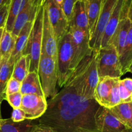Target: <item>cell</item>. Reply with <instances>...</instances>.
Here are the masks:
<instances>
[{
	"label": "cell",
	"instance_id": "cell-20",
	"mask_svg": "<svg viewBox=\"0 0 132 132\" xmlns=\"http://www.w3.org/2000/svg\"><path fill=\"white\" fill-rule=\"evenodd\" d=\"M15 62L11 58H3L0 67V101L6 99V87L11 78Z\"/></svg>",
	"mask_w": 132,
	"mask_h": 132
},
{
	"label": "cell",
	"instance_id": "cell-10",
	"mask_svg": "<svg viewBox=\"0 0 132 132\" xmlns=\"http://www.w3.org/2000/svg\"><path fill=\"white\" fill-rule=\"evenodd\" d=\"M98 132H126V127L112 114L110 109L100 106L95 117Z\"/></svg>",
	"mask_w": 132,
	"mask_h": 132
},
{
	"label": "cell",
	"instance_id": "cell-14",
	"mask_svg": "<svg viewBox=\"0 0 132 132\" xmlns=\"http://www.w3.org/2000/svg\"><path fill=\"white\" fill-rule=\"evenodd\" d=\"M131 25V23L128 18L122 19L109 42V44L115 47L119 57L122 53Z\"/></svg>",
	"mask_w": 132,
	"mask_h": 132
},
{
	"label": "cell",
	"instance_id": "cell-43",
	"mask_svg": "<svg viewBox=\"0 0 132 132\" xmlns=\"http://www.w3.org/2000/svg\"><path fill=\"white\" fill-rule=\"evenodd\" d=\"M126 132H132V129H127L126 131Z\"/></svg>",
	"mask_w": 132,
	"mask_h": 132
},
{
	"label": "cell",
	"instance_id": "cell-32",
	"mask_svg": "<svg viewBox=\"0 0 132 132\" xmlns=\"http://www.w3.org/2000/svg\"><path fill=\"white\" fill-rule=\"evenodd\" d=\"M11 119L16 122H22L26 120L25 112L20 108L13 109L12 115H11Z\"/></svg>",
	"mask_w": 132,
	"mask_h": 132
},
{
	"label": "cell",
	"instance_id": "cell-24",
	"mask_svg": "<svg viewBox=\"0 0 132 132\" xmlns=\"http://www.w3.org/2000/svg\"><path fill=\"white\" fill-rule=\"evenodd\" d=\"M29 2V0H11L8 18L5 27L6 30L11 32H12L16 17Z\"/></svg>",
	"mask_w": 132,
	"mask_h": 132
},
{
	"label": "cell",
	"instance_id": "cell-41",
	"mask_svg": "<svg viewBox=\"0 0 132 132\" xmlns=\"http://www.w3.org/2000/svg\"><path fill=\"white\" fill-rule=\"evenodd\" d=\"M128 72H130L131 73H132V63H131L129 69H128Z\"/></svg>",
	"mask_w": 132,
	"mask_h": 132
},
{
	"label": "cell",
	"instance_id": "cell-6",
	"mask_svg": "<svg viewBox=\"0 0 132 132\" xmlns=\"http://www.w3.org/2000/svg\"><path fill=\"white\" fill-rule=\"evenodd\" d=\"M72 45V58L71 70L73 71L87 56L92 53L93 49L89 44V35L84 30L75 27H69Z\"/></svg>",
	"mask_w": 132,
	"mask_h": 132
},
{
	"label": "cell",
	"instance_id": "cell-36",
	"mask_svg": "<svg viewBox=\"0 0 132 132\" xmlns=\"http://www.w3.org/2000/svg\"><path fill=\"white\" fill-rule=\"evenodd\" d=\"M30 4L36 8H40L44 5L45 0H29Z\"/></svg>",
	"mask_w": 132,
	"mask_h": 132
},
{
	"label": "cell",
	"instance_id": "cell-23",
	"mask_svg": "<svg viewBox=\"0 0 132 132\" xmlns=\"http://www.w3.org/2000/svg\"><path fill=\"white\" fill-rule=\"evenodd\" d=\"M30 56L29 54H23L14 63L12 77L22 82L30 72Z\"/></svg>",
	"mask_w": 132,
	"mask_h": 132
},
{
	"label": "cell",
	"instance_id": "cell-8",
	"mask_svg": "<svg viewBox=\"0 0 132 132\" xmlns=\"http://www.w3.org/2000/svg\"><path fill=\"white\" fill-rule=\"evenodd\" d=\"M131 3L132 0H117L111 17L105 28L101 48L106 47L108 45L110 39L116 30L120 20L127 18L128 10Z\"/></svg>",
	"mask_w": 132,
	"mask_h": 132
},
{
	"label": "cell",
	"instance_id": "cell-26",
	"mask_svg": "<svg viewBox=\"0 0 132 132\" xmlns=\"http://www.w3.org/2000/svg\"><path fill=\"white\" fill-rule=\"evenodd\" d=\"M123 75L128 72V69L132 63V24L129 30L128 37L122 53L119 57Z\"/></svg>",
	"mask_w": 132,
	"mask_h": 132
},
{
	"label": "cell",
	"instance_id": "cell-42",
	"mask_svg": "<svg viewBox=\"0 0 132 132\" xmlns=\"http://www.w3.org/2000/svg\"><path fill=\"white\" fill-rule=\"evenodd\" d=\"M1 104H2V102L0 101V119H2V112H1Z\"/></svg>",
	"mask_w": 132,
	"mask_h": 132
},
{
	"label": "cell",
	"instance_id": "cell-38",
	"mask_svg": "<svg viewBox=\"0 0 132 132\" xmlns=\"http://www.w3.org/2000/svg\"><path fill=\"white\" fill-rule=\"evenodd\" d=\"M11 0H0V7L5 5H10Z\"/></svg>",
	"mask_w": 132,
	"mask_h": 132
},
{
	"label": "cell",
	"instance_id": "cell-17",
	"mask_svg": "<svg viewBox=\"0 0 132 132\" xmlns=\"http://www.w3.org/2000/svg\"><path fill=\"white\" fill-rule=\"evenodd\" d=\"M35 20V18L33 20L29 21L21 29L20 34L18 36L14 49L11 56L9 57L13 62H16L23 54L27 46L29 36H30V34L32 29Z\"/></svg>",
	"mask_w": 132,
	"mask_h": 132
},
{
	"label": "cell",
	"instance_id": "cell-37",
	"mask_svg": "<svg viewBox=\"0 0 132 132\" xmlns=\"http://www.w3.org/2000/svg\"><path fill=\"white\" fill-rule=\"evenodd\" d=\"M127 18H128V20L130 21L131 23L132 24V3L131 4L130 7H129V10H128Z\"/></svg>",
	"mask_w": 132,
	"mask_h": 132
},
{
	"label": "cell",
	"instance_id": "cell-18",
	"mask_svg": "<svg viewBox=\"0 0 132 132\" xmlns=\"http://www.w3.org/2000/svg\"><path fill=\"white\" fill-rule=\"evenodd\" d=\"M40 9L32 6L29 2L16 17L13 29L11 32L12 35L18 37L23 27L29 21L33 20L36 18Z\"/></svg>",
	"mask_w": 132,
	"mask_h": 132
},
{
	"label": "cell",
	"instance_id": "cell-27",
	"mask_svg": "<svg viewBox=\"0 0 132 132\" xmlns=\"http://www.w3.org/2000/svg\"><path fill=\"white\" fill-rule=\"evenodd\" d=\"M120 78H115L112 87H111V92H110V103H109L108 109L116 106L117 105L122 103L120 101V95H119V82Z\"/></svg>",
	"mask_w": 132,
	"mask_h": 132
},
{
	"label": "cell",
	"instance_id": "cell-45",
	"mask_svg": "<svg viewBox=\"0 0 132 132\" xmlns=\"http://www.w3.org/2000/svg\"><path fill=\"white\" fill-rule=\"evenodd\" d=\"M131 102H132V101H131Z\"/></svg>",
	"mask_w": 132,
	"mask_h": 132
},
{
	"label": "cell",
	"instance_id": "cell-4",
	"mask_svg": "<svg viewBox=\"0 0 132 132\" xmlns=\"http://www.w3.org/2000/svg\"><path fill=\"white\" fill-rule=\"evenodd\" d=\"M38 75L45 98L55 96L58 84L57 61L46 54H42L39 62Z\"/></svg>",
	"mask_w": 132,
	"mask_h": 132
},
{
	"label": "cell",
	"instance_id": "cell-15",
	"mask_svg": "<svg viewBox=\"0 0 132 132\" xmlns=\"http://www.w3.org/2000/svg\"><path fill=\"white\" fill-rule=\"evenodd\" d=\"M88 19L89 40L96 30L104 0H84Z\"/></svg>",
	"mask_w": 132,
	"mask_h": 132
},
{
	"label": "cell",
	"instance_id": "cell-33",
	"mask_svg": "<svg viewBox=\"0 0 132 132\" xmlns=\"http://www.w3.org/2000/svg\"><path fill=\"white\" fill-rule=\"evenodd\" d=\"M10 5H5L0 7V28L5 27L9 14Z\"/></svg>",
	"mask_w": 132,
	"mask_h": 132
},
{
	"label": "cell",
	"instance_id": "cell-28",
	"mask_svg": "<svg viewBox=\"0 0 132 132\" xmlns=\"http://www.w3.org/2000/svg\"><path fill=\"white\" fill-rule=\"evenodd\" d=\"M21 86V82L11 77L8 81L6 87V96L11 94L20 92Z\"/></svg>",
	"mask_w": 132,
	"mask_h": 132
},
{
	"label": "cell",
	"instance_id": "cell-1",
	"mask_svg": "<svg viewBox=\"0 0 132 132\" xmlns=\"http://www.w3.org/2000/svg\"><path fill=\"white\" fill-rule=\"evenodd\" d=\"M100 106L95 98H85L79 93L71 75L61 91L47 101V109L39 123L56 132H98L95 117Z\"/></svg>",
	"mask_w": 132,
	"mask_h": 132
},
{
	"label": "cell",
	"instance_id": "cell-40",
	"mask_svg": "<svg viewBox=\"0 0 132 132\" xmlns=\"http://www.w3.org/2000/svg\"><path fill=\"white\" fill-rule=\"evenodd\" d=\"M5 28L3 27H1L0 28V43H1V40H2V35H3V30H4Z\"/></svg>",
	"mask_w": 132,
	"mask_h": 132
},
{
	"label": "cell",
	"instance_id": "cell-9",
	"mask_svg": "<svg viewBox=\"0 0 132 132\" xmlns=\"http://www.w3.org/2000/svg\"><path fill=\"white\" fill-rule=\"evenodd\" d=\"M117 0H104L101 15L98 21L96 30L89 40L91 47L95 51H98L101 47L103 34L106 25L113 11Z\"/></svg>",
	"mask_w": 132,
	"mask_h": 132
},
{
	"label": "cell",
	"instance_id": "cell-34",
	"mask_svg": "<svg viewBox=\"0 0 132 132\" xmlns=\"http://www.w3.org/2000/svg\"><path fill=\"white\" fill-rule=\"evenodd\" d=\"M29 132H56V131L51 126L39 123L38 124H35Z\"/></svg>",
	"mask_w": 132,
	"mask_h": 132
},
{
	"label": "cell",
	"instance_id": "cell-35",
	"mask_svg": "<svg viewBox=\"0 0 132 132\" xmlns=\"http://www.w3.org/2000/svg\"><path fill=\"white\" fill-rule=\"evenodd\" d=\"M120 82L122 84L123 86L128 90L130 93L132 94V79L129 78H124L123 80H120Z\"/></svg>",
	"mask_w": 132,
	"mask_h": 132
},
{
	"label": "cell",
	"instance_id": "cell-31",
	"mask_svg": "<svg viewBox=\"0 0 132 132\" xmlns=\"http://www.w3.org/2000/svg\"><path fill=\"white\" fill-rule=\"evenodd\" d=\"M76 2H77V0H63L62 9H63L69 22L70 21L72 11H73V7H74V5Z\"/></svg>",
	"mask_w": 132,
	"mask_h": 132
},
{
	"label": "cell",
	"instance_id": "cell-19",
	"mask_svg": "<svg viewBox=\"0 0 132 132\" xmlns=\"http://www.w3.org/2000/svg\"><path fill=\"white\" fill-rule=\"evenodd\" d=\"M20 92L23 95L35 94L45 97L42 87L40 77L37 72H29L26 78L21 82Z\"/></svg>",
	"mask_w": 132,
	"mask_h": 132
},
{
	"label": "cell",
	"instance_id": "cell-39",
	"mask_svg": "<svg viewBox=\"0 0 132 132\" xmlns=\"http://www.w3.org/2000/svg\"><path fill=\"white\" fill-rule=\"evenodd\" d=\"M54 2L58 5V6H60V7L62 8V4H63V0H54Z\"/></svg>",
	"mask_w": 132,
	"mask_h": 132
},
{
	"label": "cell",
	"instance_id": "cell-29",
	"mask_svg": "<svg viewBox=\"0 0 132 132\" xmlns=\"http://www.w3.org/2000/svg\"><path fill=\"white\" fill-rule=\"evenodd\" d=\"M23 95L21 92L11 94L6 96V99L11 107L14 108H20L21 105Z\"/></svg>",
	"mask_w": 132,
	"mask_h": 132
},
{
	"label": "cell",
	"instance_id": "cell-12",
	"mask_svg": "<svg viewBox=\"0 0 132 132\" xmlns=\"http://www.w3.org/2000/svg\"><path fill=\"white\" fill-rule=\"evenodd\" d=\"M58 49V42L48 18L45 4H44L41 54H46L48 56L51 57L57 61Z\"/></svg>",
	"mask_w": 132,
	"mask_h": 132
},
{
	"label": "cell",
	"instance_id": "cell-30",
	"mask_svg": "<svg viewBox=\"0 0 132 132\" xmlns=\"http://www.w3.org/2000/svg\"><path fill=\"white\" fill-rule=\"evenodd\" d=\"M119 95H120V101L122 103H128V102H131L132 101V94L128 91V90L124 87L121 83L120 80L119 82Z\"/></svg>",
	"mask_w": 132,
	"mask_h": 132
},
{
	"label": "cell",
	"instance_id": "cell-5",
	"mask_svg": "<svg viewBox=\"0 0 132 132\" xmlns=\"http://www.w3.org/2000/svg\"><path fill=\"white\" fill-rule=\"evenodd\" d=\"M72 58V45L69 30L58 43L57 68L58 84L62 88L68 80L72 72L71 70Z\"/></svg>",
	"mask_w": 132,
	"mask_h": 132
},
{
	"label": "cell",
	"instance_id": "cell-16",
	"mask_svg": "<svg viewBox=\"0 0 132 132\" xmlns=\"http://www.w3.org/2000/svg\"><path fill=\"white\" fill-rule=\"evenodd\" d=\"M114 80L115 78L108 77L99 78L98 83L95 90L94 98L101 106L109 108L110 92Z\"/></svg>",
	"mask_w": 132,
	"mask_h": 132
},
{
	"label": "cell",
	"instance_id": "cell-44",
	"mask_svg": "<svg viewBox=\"0 0 132 132\" xmlns=\"http://www.w3.org/2000/svg\"><path fill=\"white\" fill-rule=\"evenodd\" d=\"M2 60H3V58H0V67H1V65H2Z\"/></svg>",
	"mask_w": 132,
	"mask_h": 132
},
{
	"label": "cell",
	"instance_id": "cell-21",
	"mask_svg": "<svg viewBox=\"0 0 132 132\" xmlns=\"http://www.w3.org/2000/svg\"><path fill=\"white\" fill-rule=\"evenodd\" d=\"M33 120H26L16 122L10 119H0V132H29L35 124Z\"/></svg>",
	"mask_w": 132,
	"mask_h": 132
},
{
	"label": "cell",
	"instance_id": "cell-22",
	"mask_svg": "<svg viewBox=\"0 0 132 132\" xmlns=\"http://www.w3.org/2000/svg\"><path fill=\"white\" fill-rule=\"evenodd\" d=\"M110 110L127 128L132 129V102L120 103Z\"/></svg>",
	"mask_w": 132,
	"mask_h": 132
},
{
	"label": "cell",
	"instance_id": "cell-7",
	"mask_svg": "<svg viewBox=\"0 0 132 132\" xmlns=\"http://www.w3.org/2000/svg\"><path fill=\"white\" fill-rule=\"evenodd\" d=\"M44 4L57 41L59 43L69 30V21L62 7L58 6L54 0H45Z\"/></svg>",
	"mask_w": 132,
	"mask_h": 132
},
{
	"label": "cell",
	"instance_id": "cell-11",
	"mask_svg": "<svg viewBox=\"0 0 132 132\" xmlns=\"http://www.w3.org/2000/svg\"><path fill=\"white\" fill-rule=\"evenodd\" d=\"M20 108L25 112L26 119L35 120L39 119L47 109V98L35 94L24 95Z\"/></svg>",
	"mask_w": 132,
	"mask_h": 132
},
{
	"label": "cell",
	"instance_id": "cell-25",
	"mask_svg": "<svg viewBox=\"0 0 132 132\" xmlns=\"http://www.w3.org/2000/svg\"><path fill=\"white\" fill-rule=\"evenodd\" d=\"M17 37L4 29L0 43V58H9L14 49Z\"/></svg>",
	"mask_w": 132,
	"mask_h": 132
},
{
	"label": "cell",
	"instance_id": "cell-13",
	"mask_svg": "<svg viewBox=\"0 0 132 132\" xmlns=\"http://www.w3.org/2000/svg\"><path fill=\"white\" fill-rule=\"evenodd\" d=\"M75 27L84 30L89 34L88 19L84 0H77L73 7L69 28Z\"/></svg>",
	"mask_w": 132,
	"mask_h": 132
},
{
	"label": "cell",
	"instance_id": "cell-2",
	"mask_svg": "<svg viewBox=\"0 0 132 132\" xmlns=\"http://www.w3.org/2000/svg\"><path fill=\"white\" fill-rule=\"evenodd\" d=\"M96 62L99 78L106 77L120 78L123 75L119 56L111 44L98 51Z\"/></svg>",
	"mask_w": 132,
	"mask_h": 132
},
{
	"label": "cell",
	"instance_id": "cell-3",
	"mask_svg": "<svg viewBox=\"0 0 132 132\" xmlns=\"http://www.w3.org/2000/svg\"><path fill=\"white\" fill-rule=\"evenodd\" d=\"M44 11V5L40 7L35 18L27 46L23 53V54H29L30 56V72L36 71L38 73L42 45Z\"/></svg>",
	"mask_w": 132,
	"mask_h": 132
}]
</instances>
